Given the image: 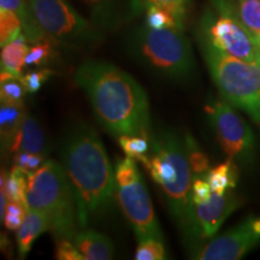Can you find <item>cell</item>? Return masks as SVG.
I'll return each instance as SVG.
<instances>
[{
  "label": "cell",
  "mask_w": 260,
  "mask_h": 260,
  "mask_svg": "<svg viewBox=\"0 0 260 260\" xmlns=\"http://www.w3.org/2000/svg\"><path fill=\"white\" fill-rule=\"evenodd\" d=\"M74 79L107 132L118 138H151L148 99L134 77L111 63L87 60L75 70Z\"/></svg>",
  "instance_id": "cell-1"
},
{
  "label": "cell",
  "mask_w": 260,
  "mask_h": 260,
  "mask_svg": "<svg viewBox=\"0 0 260 260\" xmlns=\"http://www.w3.org/2000/svg\"><path fill=\"white\" fill-rule=\"evenodd\" d=\"M59 152L74 190L79 225L84 229L112 205L115 172L99 135L87 123H74L65 130Z\"/></svg>",
  "instance_id": "cell-2"
},
{
  "label": "cell",
  "mask_w": 260,
  "mask_h": 260,
  "mask_svg": "<svg viewBox=\"0 0 260 260\" xmlns=\"http://www.w3.org/2000/svg\"><path fill=\"white\" fill-rule=\"evenodd\" d=\"M149 140L152 155L147 170L152 180L161 188L171 214L186 235L189 228L194 178L184 139L174 130L162 129L152 133Z\"/></svg>",
  "instance_id": "cell-3"
},
{
  "label": "cell",
  "mask_w": 260,
  "mask_h": 260,
  "mask_svg": "<svg viewBox=\"0 0 260 260\" xmlns=\"http://www.w3.org/2000/svg\"><path fill=\"white\" fill-rule=\"evenodd\" d=\"M28 209L44 212L50 220V232L56 239H69L76 235L79 219L74 190L63 165L46 160L28 176Z\"/></svg>",
  "instance_id": "cell-4"
},
{
  "label": "cell",
  "mask_w": 260,
  "mask_h": 260,
  "mask_svg": "<svg viewBox=\"0 0 260 260\" xmlns=\"http://www.w3.org/2000/svg\"><path fill=\"white\" fill-rule=\"evenodd\" d=\"M129 47L140 64L164 79L184 82L194 73L193 50L183 30L146 25L133 32Z\"/></svg>",
  "instance_id": "cell-5"
},
{
  "label": "cell",
  "mask_w": 260,
  "mask_h": 260,
  "mask_svg": "<svg viewBox=\"0 0 260 260\" xmlns=\"http://www.w3.org/2000/svg\"><path fill=\"white\" fill-rule=\"evenodd\" d=\"M203 56L222 96L260 123V63L225 53L199 38Z\"/></svg>",
  "instance_id": "cell-6"
},
{
  "label": "cell",
  "mask_w": 260,
  "mask_h": 260,
  "mask_svg": "<svg viewBox=\"0 0 260 260\" xmlns=\"http://www.w3.org/2000/svg\"><path fill=\"white\" fill-rule=\"evenodd\" d=\"M213 10H207L200 23L199 38L214 47L248 61H258V45L242 24L232 0H212Z\"/></svg>",
  "instance_id": "cell-7"
},
{
  "label": "cell",
  "mask_w": 260,
  "mask_h": 260,
  "mask_svg": "<svg viewBox=\"0 0 260 260\" xmlns=\"http://www.w3.org/2000/svg\"><path fill=\"white\" fill-rule=\"evenodd\" d=\"M31 14L53 41L90 44L96 39L92 25L64 0H28Z\"/></svg>",
  "instance_id": "cell-8"
},
{
  "label": "cell",
  "mask_w": 260,
  "mask_h": 260,
  "mask_svg": "<svg viewBox=\"0 0 260 260\" xmlns=\"http://www.w3.org/2000/svg\"><path fill=\"white\" fill-rule=\"evenodd\" d=\"M206 112L224 153L233 160H251L254 152V134L245 119L234 111L232 104L213 102L206 107Z\"/></svg>",
  "instance_id": "cell-9"
},
{
  "label": "cell",
  "mask_w": 260,
  "mask_h": 260,
  "mask_svg": "<svg viewBox=\"0 0 260 260\" xmlns=\"http://www.w3.org/2000/svg\"><path fill=\"white\" fill-rule=\"evenodd\" d=\"M117 198L123 213L128 218L139 241L147 239L164 241L160 225L155 217L153 205L142 178L130 186H117Z\"/></svg>",
  "instance_id": "cell-10"
},
{
  "label": "cell",
  "mask_w": 260,
  "mask_h": 260,
  "mask_svg": "<svg viewBox=\"0 0 260 260\" xmlns=\"http://www.w3.org/2000/svg\"><path fill=\"white\" fill-rule=\"evenodd\" d=\"M260 243V217H248L222 236L194 252L193 259L237 260Z\"/></svg>",
  "instance_id": "cell-11"
},
{
  "label": "cell",
  "mask_w": 260,
  "mask_h": 260,
  "mask_svg": "<svg viewBox=\"0 0 260 260\" xmlns=\"http://www.w3.org/2000/svg\"><path fill=\"white\" fill-rule=\"evenodd\" d=\"M239 206V199L232 190L225 194H212L205 204L191 203L189 228L186 236L188 239H213L228 217Z\"/></svg>",
  "instance_id": "cell-12"
},
{
  "label": "cell",
  "mask_w": 260,
  "mask_h": 260,
  "mask_svg": "<svg viewBox=\"0 0 260 260\" xmlns=\"http://www.w3.org/2000/svg\"><path fill=\"white\" fill-rule=\"evenodd\" d=\"M10 152H29L46 155L48 153L47 140L44 130L34 117L30 115L25 116L21 128L16 134Z\"/></svg>",
  "instance_id": "cell-13"
},
{
  "label": "cell",
  "mask_w": 260,
  "mask_h": 260,
  "mask_svg": "<svg viewBox=\"0 0 260 260\" xmlns=\"http://www.w3.org/2000/svg\"><path fill=\"white\" fill-rule=\"evenodd\" d=\"M73 242L86 260H110L115 254V248L109 237L87 228L77 232Z\"/></svg>",
  "instance_id": "cell-14"
},
{
  "label": "cell",
  "mask_w": 260,
  "mask_h": 260,
  "mask_svg": "<svg viewBox=\"0 0 260 260\" xmlns=\"http://www.w3.org/2000/svg\"><path fill=\"white\" fill-rule=\"evenodd\" d=\"M47 230H50V220L46 214L39 210L28 209L27 216L17 230L19 258H25L38 237Z\"/></svg>",
  "instance_id": "cell-15"
},
{
  "label": "cell",
  "mask_w": 260,
  "mask_h": 260,
  "mask_svg": "<svg viewBox=\"0 0 260 260\" xmlns=\"http://www.w3.org/2000/svg\"><path fill=\"white\" fill-rule=\"evenodd\" d=\"M27 115L28 113L25 111L23 103H2V107H0V140H2L3 152H10L15 136Z\"/></svg>",
  "instance_id": "cell-16"
},
{
  "label": "cell",
  "mask_w": 260,
  "mask_h": 260,
  "mask_svg": "<svg viewBox=\"0 0 260 260\" xmlns=\"http://www.w3.org/2000/svg\"><path fill=\"white\" fill-rule=\"evenodd\" d=\"M27 40L25 35L21 34L14 41L2 47V71H8L17 77L23 76L22 71L29 52Z\"/></svg>",
  "instance_id": "cell-17"
},
{
  "label": "cell",
  "mask_w": 260,
  "mask_h": 260,
  "mask_svg": "<svg viewBox=\"0 0 260 260\" xmlns=\"http://www.w3.org/2000/svg\"><path fill=\"white\" fill-rule=\"evenodd\" d=\"M206 180L209 181L213 193L218 195H223L226 191L236 188L239 174H237V168L234 164L233 159L229 158L225 162H222V164L217 165L216 168L210 169V171L206 175Z\"/></svg>",
  "instance_id": "cell-18"
},
{
  "label": "cell",
  "mask_w": 260,
  "mask_h": 260,
  "mask_svg": "<svg viewBox=\"0 0 260 260\" xmlns=\"http://www.w3.org/2000/svg\"><path fill=\"white\" fill-rule=\"evenodd\" d=\"M2 180L5 184V191L9 201H17V203L27 205V188L28 176L18 168L14 167L10 174H6L5 170H2Z\"/></svg>",
  "instance_id": "cell-19"
},
{
  "label": "cell",
  "mask_w": 260,
  "mask_h": 260,
  "mask_svg": "<svg viewBox=\"0 0 260 260\" xmlns=\"http://www.w3.org/2000/svg\"><path fill=\"white\" fill-rule=\"evenodd\" d=\"M184 146H186L187 158L189 161V167L193 174V178L206 177L210 171V160L207 155L200 148L197 140L193 138L190 133L184 134Z\"/></svg>",
  "instance_id": "cell-20"
},
{
  "label": "cell",
  "mask_w": 260,
  "mask_h": 260,
  "mask_svg": "<svg viewBox=\"0 0 260 260\" xmlns=\"http://www.w3.org/2000/svg\"><path fill=\"white\" fill-rule=\"evenodd\" d=\"M118 142L126 157H130L142 162V165L146 169L148 168V151L149 147H151L148 142V138L140 135H121L118 138Z\"/></svg>",
  "instance_id": "cell-21"
},
{
  "label": "cell",
  "mask_w": 260,
  "mask_h": 260,
  "mask_svg": "<svg viewBox=\"0 0 260 260\" xmlns=\"http://www.w3.org/2000/svg\"><path fill=\"white\" fill-rule=\"evenodd\" d=\"M27 89L22 83L21 77L2 71L0 74V99L2 103L18 104L23 103Z\"/></svg>",
  "instance_id": "cell-22"
},
{
  "label": "cell",
  "mask_w": 260,
  "mask_h": 260,
  "mask_svg": "<svg viewBox=\"0 0 260 260\" xmlns=\"http://www.w3.org/2000/svg\"><path fill=\"white\" fill-rule=\"evenodd\" d=\"M236 12L253 37L260 34V0H237Z\"/></svg>",
  "instance_id": "cell-23"
},
{
  "label": "cell",
  "mask_w": 260,
  "mask_h": 260,
  "mask_svg": "<svg viewBox=\"0 0 260 260\" xmlns=\"http://www.w3.org/2000/svg\"><path fill=\"white\" fill-rule=\"evenodd\" d=\"M21 18L10 10L0 9V45L4 47L22 34Z\"/></svg>",
  "instance_id": "cell-24"
},
{
  "label": "cell",
  "mask_w": 260,
  "mask_h": 260,
  "mask_svg": "<svg viewBox=\"0 0 260 260\" xmlns=\"http://www.w3.org/2000/svg\"><path fill=\"white\" fill-rule=\"evenodd\" d=\"M115 178L118 187H126L138 182L141 178V175L139 172L135 159L125 157L124 159L117 161L115 169Z\"/></svg>",
  "instance_id": "cell-25"
},
{
  "label": "cell",
  "mask_w": 260,
  "mask_h": 260,
  "mask_svg": "<svg viewBox=\"0 0 260 260\" xmlns=\"http://www.w3.org/2000/svg\"><path fill=\"white\" fill-rule=\"evenodd\" d=\"M167 258V249L161 240L147 239L139 241L135 252L136 260H164Z\"/></svg>",
  "instance_id": "cell-26"
},
{
  "label": "cell",
  "mask_w": 260,
  "mask_h": 260,
  "mask_svg": "<svg viewBox=\"0 0 260 260\" xmlns=\"http://www.w3.org/2000/svg\"><path fill=\"white\" fill-rule=\"evenodd\" d=\"M27 212V205L17 203V201H9L5 209V214L3 217V222H4L6 229L11 230V232H15V230L17 232L18 228L23 223Z\"/></svg>",
  "instance_id": "cell-27"
},
{
  "label": "cell",
  "mask_w": 260,
  "mask_h": 260,
  "mask_svg": "<svg viewBox=\"0 0 260 260\" xmlns=\"http://www.w3.org/2000/svg\"><path fill=\"white\" fill-rule=\"evenodd\" d=\"M53 54V46H52V40L41 41L35 44L34 46L29 48L25 59V65H35V67H41V65L47 64Z\"/></svg>",
  "instance_id": "cell-28"
},
{
  "label": "cell",
  "mask_w": 260,
  "mask_h": 260,
  "mask_svg": "<svg viewBox=\"0 0 260 260\" xmlns=\"http://www.w3.org/2000/svg\"><path fill=\"white\" fill-rule=\"evenodd\" d=\"M53 75V71L50 69H40L29 71L21 77L22 83L27 89V93H38L42 88L44 83Z\"/></svg>",
  "instance_id": "cell-29"
},
{
  "label": "cell",
  "mask_w": 260,
  "mask_h": 260,
  "mask_svg": "<svg viewBox=\"0 0 260 260\" xmlns=\"http://www.w3.org/2000/svg\"><path fill=\"white\" fill-rule=\"evenodd\" d=\"M54 255L58 260H86L82 253L69 239H56Z\"/></svg>",
  "instance_id": "cell-30"
},
{
  "label": "cell",
  "mask_w": 260,
  "mask_h": 260,
  "mask_svg": "<svg viewBox=\"0 0 260 260\" xmlns=\"http://www.w3.org/2000/svg\"><path fill=\"white\" fill-rule=\"evenodd\" d=\"M213 191L206 177L194 178L193 186H191L190 199L194 205H200L207 203L212 197Z\"/></svg>",
  "instance_id": "cell-31"
},
{
  "label": "cell",
  "mask_w": 260,
  "mask_h": 260,
  "mask_svg": "<svg viewBox=\"0 0 260 260\" xmlns=\"http://www.w3.org/2000/svg\"><path fill=\"white\" fill-rule=\"evenodd\" d=\"M147 4H155L161 6H187L189 5L190 0H146Z\"/></svg>",
  "instance_id": "cell-32"
},
{
  "label": "cell",
  "mask_w": 260,
  "mask_h": 260,
  "mask_svg": "<svg viewBox=\"0 0 260 260\" xmlns=\"http://www.w3.org/2000/svg\"><path fill=\"white\" fill-rule=\"evenodd\" d=\"M254 40H255V42H256V45H258V47H260V34L255 35Z\"/></svg>",
  "instance_id": "cell-33"
},
{
  "label": "cell",
  "mask_w": 260,
  "mask_h": 260,
  "mask_svg": "<svg viewBox=\"0 0 260 260\" xmlns=\"http://www.w3.org/2000/svg\"><path fill=\"white\" fill-rule=\"evenodd\" d=\"M89 3H92V4H100V3L104 2V0H88Z\"/></svg>",
  "instance_id": "cell-34"
},
{
  "label": "cell",
  "mask_w": 260,
  "mask_h": 260,
  "mask_svg": "<svg viewBox=\"0 0 260 260\" xmlns=\"http://www.w3.org/2000/svg\"><path fill=\"white\" fill-rule=\"evenodd\" d=\"M258 53H259V63H260V47H258Z\"/></svg>",
  "instance_id": "cell-35"
}]
</instances>
